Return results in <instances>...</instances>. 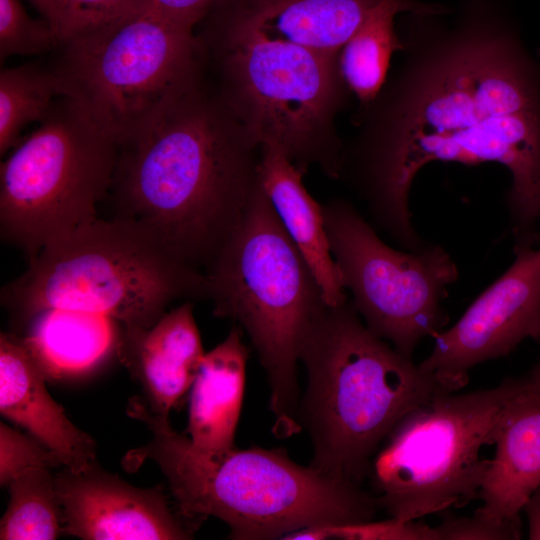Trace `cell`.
<instances>
[{"instance_id":"obj_1","label":"cell","mask_w":540,"mask_h":540,"mask_svg":"<svg viewBox=\"0 0 540 540\" xmlns=\"http://www.w3.org/2000/svg\"><path fill=\"white\" fill-rule=\"evenodd\" d=\"M442 13H410L403 59L360 110L341 176L373 227L418 252L427 242L412 223L409 197L419 170L434 161L499 163L511 176L505 202L514 242L538 244L540 62L486 0L468 2L450 24Z\"/></svg>"},{"instance_id":"obj_2","label":"cell","mask_w":540,"mask_h":540,"mask_svg":"<svg viewBox=\"0 0 540 540\" xmlns=\"http://www.w3.org/2000/svg\"><path fill=\"white\" fill-rule=\"evenodd\" d=\"M260 147L202 81L137 141L119 148L114 217L156 233L202 271L243 218L258 184Z\"/></svg>"},{"instance_id":"obj_3","label":"cell","mask_w":540,"mask_h":540,"mask_svg":"<svg viewBox=\"0 0 540 540\" xmlns=\"http://www.w3.org/2000/svg\"><path fill=\"white\" fill-rule=\"evenodd\" d=\"M127 412L146 424L152 438L128 451L123 467L135 472L153 461L187 520L218 518L232 539H283L306 527L373 520L380 509L378 498L358 483L301 466L284 449L205 453L140 399H132Z\"/></svg>"},{"instance_id":"obj_4","label":"cell","mask_w":540,"mask_h":540,"mask_svg":"<svg viewBox=\"0 0 540 540\" xmlns=\"http://www.w3.org/2000/svg\"><path fill=\"white\" fill-rule=\"evenodd\" d=\"M299 361L307 383L297 420L313 447L310 466L358 484L399 420L446 391L412 358L375 335L348 299L325 309Z\"/></svg>"},{"instance_id":"obj_5","label":"cell","mask_w":540,"mask_h":540,"mask_svg":"<svg viewBox=\"0 0 540 540\" xmlns=\"http://www.w3.org/2000/svg\"><path fill=\"white\" fill-rule=\"evenodd\" d=\"M180 299H208L206 274L180 260L151 229L114 216L44 247L0 292L16 331L48 309L149 328Z\"/></svg>"},{"instance_id":"obj_6","label":"cell","mask_w":540,"mask_h":540,"mask_svg":"<svg viewBox=\"0 0 540 540\" xmlns=\"http://www.w3.org/2000/svg\"><path fill=\"white\" fill-rule=\"evenodd\" d=\"M203 20L198 36L216 68V94L251 139L280 150L304 173L317 165L340 178L344 147L335 117L350 91L339 58L269 37L213 10Z\"/></svg>"},{"instance_id":"obj_7","label":"cell","mask_w":540,"mask_h":540,"mask_svg":"<svg viewBox=\"0 0 540 540\" xmlns=\"http://www.w3.org/2000/svg\"><path fill=\"white\" fill-rule=\"evenodd\" d=\"M205 274L213 315L232 320L247 334L266 372L273 434L288 438L301 432L297 364L328 305L260 183Z\"/></svg>"},{"instance_id":"obj_8","label":"cell","mask_w":540,"mask_h":540,"mask_svg":"<svg viewBox=\"0 0 540 540\" xmlns=\"http://www.w3.org/2000/svg\"><path fill=\"white\" fill-rule=\"evenodd\" d=\"M60 46L53 70L63 97L119 148L141 138L202 81L199 36L147 11Z\"/></svg>"},{"instance_id":"obj_9","label":"cell","mask_w":540,"mask_h":540,"mask_svg":"<svg viewBox=\"0 0 540 540\" xmlns=\"http://www.w3.org/2000/svg\"><path fill=\"white\" fill-rule=\"evenodd\" d=\"M525 385V377L506 378L491 389L441 391L403 416L371 461L380 508L409 521L478 498L489 466L480 450Z\"/></svg>"},{"instance_id":"obj_10","label":"cell","mask_w":540,"mask_h":540,"mask_svg":"<svg viewBox=\"0 0 540 540\" xmlns=\"http://www.w3.org/2000/svg\"><path fill=\"white\" fill-rule=\"evenodd\" d=\"M119 146L71 99L59 97L0 166V238L28 262L99 218Z\"/></svg>"},{"instance_id":"obj_11","label":"cell","mask_w":540,"mask_h":540,"mask_svg":"<svg viewBox=\"0 0 540 540\" xmlns=\"http://www.w3.org/2000/svg\"><path fill=\"white\" fill-rule=\"evenodd\" d=\"M322 208L330 249L356 311L375 335L412 358L418 344L448 322L442 301L459 276L455 261L438 244L419 252L392 248L345 199Z\"/></svg>"},{"instance_id":"obj_12","label":"cell","mask_w":540,"mask_h":540,"mask_svg":"<svg viewBox=\"0 0 540 540\" xmlns=\"http://www.w3.org/2000/svg\"><path fill=\"white\" fill-rule=\"evenodd\" d=\"M514 255L418 364L447 392L466 386L477 364L508 355L526 338L540 340V244H514Z\"/></svg>"},{"instance_id":"obj_13","label":"cell","mask_w":540,"mask_h":540,"mask_svg":"<svg viewBox=\"0 0 540 540\" xmlns=\"http://www.w3.org/2000/svg\"><path fill=\"white\" fill-rule=\"evenodd\" d=\"M63 532L83 540L192 539L193 527L174 512L161 486L139 488L96 459L85 468L55 474Z\"/></svg>"},{"instance_id":"obj_14","label":"cell","mask_w":540,"mask_h":540,"mask_svg":"<svg viewBox=\"0 0 540 540\" xmlns=\"http://www.w3.org/2000/svg\"><path fill=\"white\" fill-rule=\"evenodd\" d=\"M204 355L191 301L166 312L149 328L122 325L117 358L155 414L168 417L180 404Z\"/></svg>"},{"instance_id":"obj_15","label":"cell","mask_w":540,"mask_h":540,"mask_svg":"<svg viewBox=\"0 0 540 540\" xmlns=\"http://www.w3.org/2000/svg\"><path fill=\"white\" fill-rule=\"evenodd\" d=\"M46 378L23 337L0 335V411L62 459L64 467L85 468L96 459V443L50 396Z\"/></svg>"},{"instance_id":"obj_16","label":"cell","mask_w":540,"mask_h":540,"mask_svg":"<svg viewBox=\"0 0 540 540\" xmlns=\"http://www.w3.org/2000/svg\"><path fill=\"white\" fill-rule=\"evenodd\" d=\"M493 444L478 495L483 504L475 514L521 537L520 512L540 486V397L529 392L527 383L499 419Z\"/></svg>"},{"instance_id":"obj_17","label":"cell","mask_w":540,"mask_h":540,"mask_svg":"<svg viewBox=\"0 0 540 540\" xmlns=\"http://www.w3.org/2000/svg\"><path fill=\"white\" fill-rule=\"evenodd\" d=\"M381 0H217L211 10L317 53L339 54Z\"/></svg>"},{"instance_id":"obj_18","label":"cell","mask_w":540,"mask_h":540,"mask_svg":"<svg viewBox=\"0 0 540 540\" xmlns=\"http://www.w3.org/2000/svg\"><path fill=\"white\" fill-rule=\"evenodd\" d=\"M303 174L280 150L260 147L259 183L314 274L327 305L338 306L348 298L330 249L322 205L304 187Z\"/></svg>"},{"instance_id":"obj_19","label":"cell","mask_w":540,"mask_h":540,"mask_svg":"<svg viewBox=\"0 0 540 540\" xmlns=\"http://www.w3.org/2000/svg\"><path fill=\"white\" fill-rule=\"evenodd\" d=\"M243 334L234 325L221 343L205 353L190 389L187 432L202 452L234 447L249 357Z\"/></svg>"},{"instance_id":"obj_20","label":"cell","mask_w":540,"mask_h":540,"mask_svg":"<svg viewBox=\"0 0 540 540\" xmlns=\"http://www.w3.org/2000/svg\"><path fill=\"white\" fill-rule=\"evenodd\" d=\"M122 324L93 313L48 309L21 335L46 380L83 377L117 356Z\"/></svg>"},{"instance_id":"obj_21","label":"cell","mask_w":540,"mask_h":540,"mask_svg":"<svg viewBox=\"0 0 540 540\" xmlns=\"http://www.w3.org/2000/svg\"><path fill=\"white\" fill-rule=\"evenodd\" d=\"M445 5L418 0H381L366 16L339 54V70L350 92L365 108L383 86L391 56L402 51L401 37L394 29L400 12L418 15L449 10Z\"/></svg>"},{"instance_id":"obj_22","label":"cell","mask_w":540,"mask_h":540,"mask_svg":"<svg viewBox=\"0 0 540 540\" xmlns=\"http://www.w3.org/2000/svg\"><path fill=\"white\" fill-rule=\"evenodd\" d=\"M63 97L52 69L25 64L0 73V154L19 144L22 131L39 123L55 101Z\"/></svg>"},{"instance_id":"obj_23","label":"cell","mask_w":540,"mask_h":540,"mask_svg":"<svg viewBox=\"0 0 540 540\" xmlns=\"http://www.w3.org/2000/svg\"><path fill=\"white\" fill-rule=\"evenodd\" d=\"M10 500L0 522L1 540H53L63 531L55 474L34 468L8 485Z\"/></svg>"},{"instance_id":"obj_24","label":"cell","mask_w":540,"mask_h":540,"mask_svg":"<svg viewBox=\"0 0 540 540\" xmlns=\"http://www.w3.org/2000/svg\"><path fill=\"white\" fill-rule=\"evenodd\" d=\"M61 41L46 20L32 18L19 0H0V58L46 52Z\"/></svg>"},{"instance_id":"obj_25","label":"cell","mask_w":540,"mask_h":540,"mask_svg":"<svg viewBox=\"0 0 540 540\" xmlns=\"http://www.w3.org/2000/svg\"><path fill=\"white\" fill-rule=\"evenodd\" d=\"M286 540H438L436 527L421 521L369 520L353 524L318 525L289 533Z\"/></svg>"},{"instance_id":"obj_26","label":"cell","mask_w":540,"mask_h":540,"mask_svg":"<svg viewBox=\"0 0 540 540\" xmlns=\"http://www.w3.org/2000/svg\"><path fill=\"white\" fill-rule=\"evenodd\" d=\"M144 4L145 0H64L57 27L61 44L134 16L143 11Z\"/></svg>"},{"instance_id":"obj_27","label":"cell","mask_w":540,"mask_h":540,"mask_svg":"<svg viewBox=\"0 0 540 540\" xmlns=\"http://www.w3.org/2000/svg\"><path fill=\"white\" fill-rule=\"evenodd\" d=\"M62 459L34 437L26 436L8 425L0 424V484L10 482L34 468H57Z\"/></svg>"},{"instance_id":"obj_28","label":"cell","mask_w":540,"mask_h":540,"mask_svg":"<svg viewBox=\"0 0 540 540\" xmlns=\"http://www.w3.org/2000/svg\"><path fill=\"white\" fill-rule=\"evenodd\" d=\"M439 540H515L521 537L508 527L483 519L457 517L444 512L442 522L436 526Z\"/></svg>"},{"instance_id":"obj_29","label":"cell","mask_w":540,"mask_h":540,"mask_svg":"<svg viewBox=\"0 0 540 540\" xmlns=\"http://www.w3.org/2000/svg\"><path fill=\"white\" fill-rule=\"evenodd\" d=\"M217 0H145L147 11L175 26L193 31L203 21Z\"/></svg>"},{"instance_id":"obj_30","label":"cell","mask_w":540,"mask_h":540,"mask_svg":"<svg viewBox=\"0 0 540 540\" xmlns=\"http://www.w3.org/2000/svg\"><path fill=\"white\" fill-rule=\"evenodd\" d=\"M522 511L528 519L529 539L540 540V486L524 503Z\"/></svg>"},{"instance_id":"obj_31","label":"cell","mask_w":540,"mask_h":540,"mask_svg":"<svg viewBox=\"0 0 540 540\" xmlns=\"http://www.w3.org/2000/svg\"><path fill=\"white\" fill-rule=\"evenodd\" d=\"M30 1L42 14L43 19H46L57 32L58 22L61 16L64 0H30Z\"/></svg>"},{"instance_id":"obj_32","label":"cell","mask_w":540,"mask_h":540,"mask_svg":"<svg viewBox=\"0 0 540 540\" xmlns=\"http://www.w3.org/2000/svg\"><path fill=\"white\" fill-rule=\"evenodd\" d=\"M525 378L529 392L537 397H540V362Z\"/></svg>"},{"instance_id":"obj_33","label":"cell","mask_w":540,"mask_h":540,"mask_svg":"<svg viewBox=\"0 0 540 540\" xmlns=\"http://www.w3.org/2000/svg\"><path fill=\"white\" fill-rule=\"evenodd\" d=\"M537 58H538V60H539V62H540V48H539V50H538V52H537Z\"/></svg>"}]
</instances>
